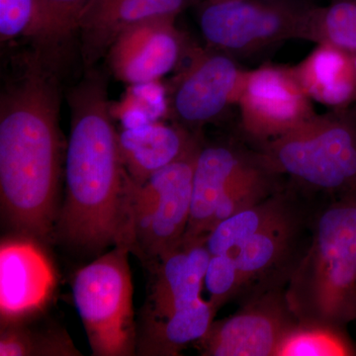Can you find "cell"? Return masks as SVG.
<instances>
[{
  "instance_id": "6da1fadb",
  "label": "cell",
  "mask_w": 356,
  "mask_h": 356,
  "mask_svg": "<svg viewBox=\"0 0 356 356\" xmlns=\"http://www.w3.org/2000/svg\"><path fill=\"white\" fill-rule=\"evenodd\" d=\"M57 79L41 54L29 57L0 97V197L21 235L46 241L58 216L60 172Z\"/></svg>"
},
{
  "instance_id": "7a4b0ae2",
  "label": "cell",
  "mask_w": 356,
  "mask_h": 356,
  "mask_svg": "<svg viewBox=\"0 0 356 356\" xmlns=\"http://www.w3.org/2000/svg\"><path fill=\"white\" fill-rule=\"evenodd\" d=\"M69 103L65 200L57 234L70 247L93 254L111 245L134 250L129 175L99 72L89 70L70 90Z\"/></svg>"
},
{
  "instance_id": "3957f363",
  "label": "cell",
  "mask_w": 356,
  "mask_h": 356,
  "mask_svg": "<svg viewBox=\"0 0 356 356\" xmlns=\"http://www.w3.org/2000/svg\"><path fill=\"white\" fill-rule=\"evenodd\" d=\"M288 299L307 321L337 327L356 318V201L337 204L320 217Z\"/></svg>"
},
{
  "instance_id": "277c9868",
  "label": "cell",
  "mask_w": 356,
  "mask_h": 356,
  "mask_svg": "<svg viewBox=\"0 0 356 356\" xmlns=\"http://www.w3.org/2000/svg\"><path fill=\"white\" fill-rule=\"evenodd\" d=\"M271 173H284L317 188L356 186V111L331 110L314 115L267 142L259 156Z\"/></svg>"
},
{
  "instance_id": "5b68a950",
  "label": "cell",
  "mask_w": 356,
  "mask_h": 356,
  "mask_svg": "<svg viewBox=\"0 0 356 356\" xmlns=\"http://www.w3.org/2000/svg\"><path fill=\"white\" fill-rule=\"evenodd\" d=\"M130 250L127 245L115 247L74 276V301L93 355L128 356L135 353Z\"/></svg>"
},
{
  "instance_id": "8992f818",
  "label": "cell",
  "mask_w": 356,
  "mask_h": 356,
  "mask_svg": "<svg viewBox=\"0 0 356 356\" xmlns=\"http://www.w3.org/2000/svg\"><path fill=\"white\" fill-rule=\"evenodd\" d=\"M201 147L153 173L143 184L129 177L134 248L163 257L181 245L191 217L192 178Z\"/></svg>"
},
{
  "instance_id": "52a82bcc",
  "label": "cell",
  "mask_w": 356,
  "mask_h": 356,
  "mask_svg": "<svg viewBox=\"0 0 356 356\" xmlns=\"http://www.w3.org/2000/svg\"><path fill=\"white\" fill-rule=\"evenodd\" d=\"M310 9L291 0H205L199 27L212 48L248 55L301 39Z\"/></svg>"
},
{
  "instance_id": "ba28073f",
  "label": "cell",
  "mask_w": 356,
  "mask_h": 356,
  "mask_svg": "<svg viewBox=\"0 0 356 356\" xmlns=\"http://www.w3.org/2000/svg\"><path fill=\"white\" fill-rule=\"evenodd\" d=\"M236 105L243 131L266 142L316 114L294 67L282 65H264L245 70Z\"/></svg>"
},
{
  "instance_id": "9c48e42d",
  "label": "cell",
  "mask_w": 356,
  "mask_h": 356,
  "mask_svg": "<svg viewBox=\"0 0 356 356\" xmlns=\"http://www.w3.org/2000/svg\"><path fill=\"white\" fill-rule=\"evenodd\" d=\"M173 83V116L184 127L199 128L216 121L236 104L245 70L229 54L194 49Z\"/></svg>"
},
{
  "instance_id": "30bf717a",
  "label": "cell",
  "mask_w": 356,
  "mask_h": 356,
  "mask_svg": "<svg viewBox=\"0 0 356 356\" xmlns=\"http://www.w3.org/2000/svg\"><path fill=\"white\" fill-rule=\"evenodd\" d=\"M37 241L22 236L0 247L1 327L21 324L44 310L55 291L56 273Z\"/></svg>"
},
{
  "instance_id": "8fae6325",
  "label": "cell",
  "mask_w": 356,
  "mask_h": 356,
  "mask_svg": "<svg viewBox=\"0 0 356 356\" xmlns=\"http://www.w3.org/2000/svg\"><path fill=\"white\" fill-rule=\"evenodd\" d=\"M175 20L147 21L119 35L106 54L115 76L132 86L159 81L172 72L185 54Z\"/></svg>"
},
{
  "instance_id": "7c38bea8",
  "label": "cell",
  "mask_w": 356,
  "mask_h": 356,
  "mask_svg": "<svg viewBox=\"0 0 356 356\" xmlns=\"http://www.w3.org/2000/svg\"><path fill=\"white\" fill-rule=\"evenodd\" d=\"M192 0H95L79 23L86 67L106 55L119 35L147 21L175 19Z\"/></svg>"
},
{
  "instance_id": "4fadbf2b",
  "label": "cell",
  "mask_w": 356,
  "mask_h": 356,
  "mask_svg": "<svg viewBox=\"0 0 356 356\" xmlns=\"http://www.w3.org/2000/svg\"><path fill=\"white\" fill-rule=\"evenodd\" d=\"M291 325L280 306L266 302L212 324L199 343L205 355H275L281 337Z\"/></svg>"
},
{
  "instance_id": "5bb4252c",
  "label": "cell",
  "mask_w": 356,
  "mask_h": 356,
  "mask_svg": "<svg viewBox=\"0 0 356 356\" xmlns=\"http://www.w3.org/2000/svg\"><path fill=\"white\" fill-rule=\"evenodd\" d=\"M212 254L206 238L179 247L161 257L151 301L152 318H165L200 299Z\"/></svg>"
},
{
  "instance_id": "9a60e30c",
  "label": "cell",
  "mask_w": 356,
  "mask_h": 356,
  "mask_svg": "<svg viewBox=\"0 0 356 356\" xmlns=\"http://www.w3.org/2000/svg\"><path fill=\"white\" fill-rule=\"evenodd\" d=\"M185 129L159 120L118 133L122 163L134 184H143L198 146Z\"/></svg>"
},
{
  "instance_id": "2e32d148",
  "label": "cell",
  "mask_w": 356,
  "mask_h": 356,
  "mask_svg": "<svg viewBox=\"0 0 356 356\" xmlns=\"http://www.w3.org/2000/svg\"><path fill=\"white\" fill-rule=\"evenodd\" d=\"M248 159L226 146L200 149L192 178L191 217L182 243L206 238L227 185Z\"/></svg>"
},
{
  "instance_id": "e0dca14e",
  "label": "cell",
  "mask_w": 356,
  "mask_h": 356,
  "mask_svg": "<svg viewBox=\"0 0 356 356\" xmlns=\"http://www.w3.org/2000/svg\"><path fill=\"white\" fill-rule=\"evenodd\" d=\"M294 70L312 102L331 110L348 109L355 104V54L318 44Z\"/></svg>"
},
{
  "instance_id": "ac0fdd59",
  "label": "cell",
  "mask_w": 356,
  "mask_h": 356,
  "mask_svg": "<svg viewBox=\"0 0 356 356\" xmlns=\"http://www.w3.org/2000/svg\"><path fill=\"white\" fill-rule=\"evenodd\" d=\"M216 307L199 299L165 318L147 321L140 344L145 355H177L187 344L201 341L209 332Z\"/></svg>"
},
{
  "instance_id": "d6986e66",
  "label": "cell",
  "mask_w": 356,
  "mask_h": 356,
  "mask_svg": "<svg viewBox=\"0 0 356 356\" xmlns=\"http://www.w3.org/2000/svg\"><path fill=\"white\" fill-rule=\"evenodd\" d=\"M301 39L356 54V0H337L327 6L311 7Z\"/></svg>"
},
{
  "instance_id": "ffe728a7",
  "label": "cell",
  "mask_w": 356,
  "mask_h": 356,
  "mask_svg": "<svg viewBox=\"0 0 356 356\" xmlns=\"http://www.w3.org/2000/svg\"><path fill=\"white\" fill-rule=\"evenodd\" d=\"M275 201L257 203L222 220L206 236L211 254L233 252L248 238L284 215Z\"/></svg>"
},
{
  "instance_id": "44dd1931",
  "label": "cell",
  "mask_w": 356,
  "mask_h": 356,
  "mask_svg": "<svg viewBox=\"0 0 356 356\" xmlns=\"http://www.w3.org/2000/svg\"><path fill=\"white\" fill-rule=\"evenodd\" d=\"M355 355L337 325L309 321L291 325L281 337L275 356H346Z\"/></svg>"
},
{
  "instance_id": "7402d4cb",
  "label": "cell",
  "mask_w": 356,
  "mask_h": 356,
  "mask_svg": "<svg viewBox=\"0 0 356 356\" xmlns=\"http://www.w3.org/2000/svg\"><path fill=\"white\" fill-rule=\"evenodd\" d=\"M291 224L286 214L248 238L231 252L235 259L242 283L273 266L286 247Z\"/></svg>"
},
{
  "instance_id": "603a6c76",
  "label": "cell",
  "mask_w": 356,
  "mask_h": 356,
  "mask_svg": "<svg viewBox=\"0 0 356 356\" xmlns=\"http://www.w3.org/2000/svg\"><path fill=\"white\" fill-rule=\"evenodd\" d=\"M38 23L35 41L53 50L79 32L83 14L95 0H36Z\"/></svg>"
},
{
  "instance_id": "cb8c5ba5",
  "label": "cell",
  "mask_w": 356,
  "mask_h": 356,
  "mask_svg": "<svg viewBox=\"0 0 356 356\" xmlns=\"http://www.w3.org/2000/svg\"><path fill=\"white\" fill-rule=\"evenodd\" d=\"M268 173L271 172L259 158L248 159L227 185L211 221L210 231L222 220L259 203L266 195Z\"/></svg>"
},
{
  "instance_id": "d4e9b609",
  "label": "cell",
  "mask_w": 356,
  "mask_h": 356,
  "mask_svg": "<svg viewBox=\"0 0 356 356\" xmlns=\"http://www.w3.org/2000/svg\"><path fill=\"white\" fill-rule=\"evenodd\" d=\"M170 104L159 81L132 84L123 99L116 106H110L124 129L138 127L159 121L168 113Z\"/></svg>"
},
{
  "instance_id": "484cf974",
  "label": "cell",
  "mask_w": 356,
  "mask_h": 356,
  "mask_svg": "<svg viewBox=\"0 0 356 356\" xmlns=\"http://www.w3.org/2000/svg\"><path fill=\"white\" fill-rule=\"evenodd\" d=\"M38 23L36 0H0V41L35 40Z\"/></svg>"
},
{
  "instance_id": "4316f807",
  "label": "cell",
  "mask_w": 356,
  "mask_h": 356,
  "mask_svg": "<svg viewBox=\"0 0 356 356\" xmlns=\"http://www.w3.org/2000/svg\"><path fill=\"white\" fill-rule=\"evenodd\" d=\"M242 284L235 259L229 252L212 255L204 278L211 303L221 305Z\"/></svg>"
},
{
  "instance_id": "83f0119b",
  "label": "cell",
  "mask_w": 356,
  "mask_h": 356,
  "mask_svg": "<svg viewBox=\"0 0 356 356\" xmlns=\"http://www.w3.org/2000/svg\"><path fill=\"white\" fill-rule=\"evenodd\" d=\"M0 355H36L35 334L20 324L2 327L0 337Z\"/></svg>"
},
{
  "instance_id": "f1b7e54d",
  "label": "cell",
  "mask_w": 356,
  "mask_h": 356,
  "mask_svg": "<svg viewBox=\"0 0 356 356\" xmlns=\"http://www.w3.org/2000/svg\"><path fill=\"white\" fill-rule=\"evenodd\" d=\"M355 72H356V54H355ZM353 110H355V111H356V102L355 104V108H353Z\"/></svg>"
}]
</instances>
